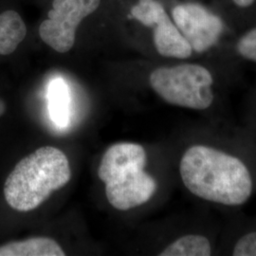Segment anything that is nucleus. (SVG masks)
Returning a JSON list of instances; mask_svg holds the SVG:
<instances>
[{
	"instance_id": "1",
	"label": "nucleus",
	"mask_w": 256,
	"mask_h": 256,
	"mask_svg": "<svg viewBox=\"0 0 256 256\" xmlns=\"http://www.w3.org/2000/svg\"><path fill=\"white\" fill-rule=\"evenodd\" d=\"M180 172L186 188L207 202L238 206L252 192V180L244 162L212 147H190L180 160Z\"/></svg>"
},
{
	"instance_id": "2",
	"label": "nucleus",
	"mask_w": 256,
	"mask_h": 256,
	"mask_svg": "<svg viewBox=\"0 0 256 256\" xmlns=\"http://www.w3.org/2000/svg\"><path fill=\"white\" fill-rule=\"evenodd\" d=\"M70 178L64 152L56 147H40L16 165L4 184V196L12 209L30 212L64 187Z\"/></svg>"
},
{
	"instance_id": "3",
	"label": "nucleus",
	"mask_w": 256,
	"mask_h": 256,
	"mask_svg": "<svg viewBox=\"0 0 256 256\" xmlns=\"http://www.w3.org/2000/svg\"><path fill=\"white\" fill-rule=\"evenodd\" d=\"M144 148L132 142L110 146L102 158L99 178L106 184V194L117 210H128L146 203L155 194L156 182L144 171Z\"/></svg>"
},
{
	"instance_id": "4",
	"label": "nucleus",
	"mask_w": 256,
	"mask_h": 256,
	"mask_svg": "<svg viewBox=\"0 0 256 256\" xmlns=\"http://www.w3.org/2000/svg\"><path fill=\"white\" fill-rule=\"evenodd\" d=\"M149 81L160 98L174 106L203 110L214 101L212 76L200 64L158 68L151 74Z\"/></svg>"
},
{
	"instance_id": "5",
	"label": "nucleus",
	"mask_w": 256,
	"mask_h": 256,
	"mask_svg": "<svg viewBox=\"0 0 256 256\" xmlns=\"http://www.w3.org/2000/svg\"><path fill=\"white\" fill-rule=\"evenodd\" d=\"M101 0H54L48 19L39 27L42 41L54 50L64 54L75 43L77 28L100 6Z\"/></svg>"
},
{
	"instance_id": "6",
	"label": "nucleus",
	"mask_w": 256,
	"mask_h": 256,
	"mask_svg": "<svg viewBox=\"0 0 256 256\" xmlns=\"http://www.w3.org/2000/svg\"><path fill=\"white\" fill-rule=\"evenodd\" d=\"M131 16L144 26L154 28V44L160 54L178 59L192 55V46L158 0H138L131 9Z\"/></svg>"
},
{
	"instance_id": "7",
	"label": "nucleus",
	"mask_w": 256,
	"mask_h": 256,
	"mask_svg": "<svg viewBox=\"0 0 256 256\" xmlns=\"http://www.w3.org/2000/svg\"><path fill=\"white\" fill-rule=\"evenodd\" d=\"M172 14L176 26L192 50L198 54L214 46L223 30V24L220 18L198 4L178 5Z\"/></svg>"
},
{
	"instance_id": "8",
	"label": "nucleus",
	"mask_w": 256,
	"mask_h": 256,
	"mask_svg": "<svg viewBox=\"0 0 256 256\" xmlns=\"http://www.w3.org/2000/svg\"><path fill=\"white\" fill-rule=\"evenodd\" d=\"M66 252L52 238H34L0 247V256H64Z\"/></svg>"
},
{
	"instance_id": "9",
	"label": "nucleus",
	"mask_w": 256,
	"mask_h": 256,
	"mask_svg": "<svg viewBox=\"0 0 256 256\" xmlns=\"http://www.w3.org/2000/svg\"><path fill=\"white\" fill-rule=\"evenodd\" d=\"M26 34L27 27L18 12L9 10L0 14V55L12 54Z\"/></svg>"
},
{
	"instance_id": "10",
	"label": "nucleus",
	"mask_w": 256,
	"mask_h": 256,
	"mask_svg": "<svg viewBox=\"0 0 256 256\" xmlns=\"http://www.w3.org/2000/svg\"><path fill=\"white\" fill-rule=\"evenodd\" d=\"M70 92L62 79L54 80L48 88V110L56 124L64 126L70 118Z\"/></svg>"
},
{
	"instance_id": "11",
	"label": "nucleus",
	"mask_w": 256,
	"mask_h": 256,
	"mask_svg": "<svg viewBox=\"0 0 256 256\" xmlns=\"http://www.w3.org/2000/svg\"><path fill=\"white\" fill-rule=\"evenodd\" d=\"M212 254L210 241L202 236L189 234L176 239L165 248L160 256H209Z\"/></svg>"
},
{
	"instance_id": "12",
	"label": "nucleus",
	"mask_w": 256,
	"mask_h": 256,
	"mask_svg": "<svg viewBox=\"0 0 256 256\" xmlns=\"http://www.w3.org/2000/svg\"><path fill=\"white\" fill-rule=\"evenodd\" d=\"M238 50L239 54L244 58L256 62V28L240 38L238 43Z\"/></svg>"
},
{
	"instance_id": "13",
	"label": "nucleus",
	"mask_w": 256,
	"mask_h": 256,
	"mask_svg": "<svg viewBox=\"0 0 256 256\" xmlns=\"http://www.w3.org/2000/svg\"><path fill=\"white\" fill-rule=\"evenodd\" d=\"M232 254L234 256H256V232L239 238Z\"/></svg>"
},
{
	"instance_id": "14",
	"label": "nucleus",
	"mask_w": 256,
	"mask_h": 256,
	"mask_svg": "<svg viewBox=\"0 0 256 256\" xmlns=\"http://www.w3.org/2000/svg\"><path fill=\"white\" fill-rule=\"evenodd\" d=\"M234 1L239 7H248L254 2V0H234Z\"/></svg>"
},
{
	"instance_id": "15",
	"label": "nucleus",
	"mask_w": 256,
	"mask_h": 256,
	"mask_svg": "<svg viewBox=\"0 0 256 256\" xmlns=\"http://www.w3.org/2000/svg\"><path fill=\"white\" fill-rule=\"evenodd\" d=\"M5 110H6V108H5V104H4V102L0 100V116L4 114Z\"/></svg>"
}]
</instances>
